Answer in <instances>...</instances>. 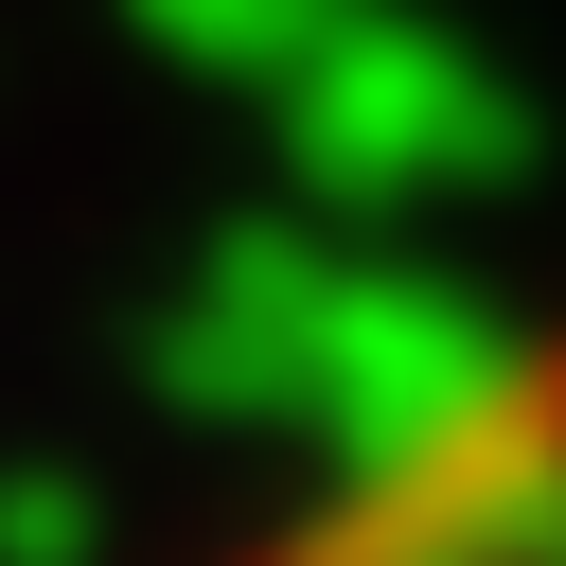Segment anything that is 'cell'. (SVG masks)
<instances>
[{
	"instance_id": "1",
	"label": "cell",
	"mask_w": 566,
	"mask_h": 566,
	"mask_svg": "<svg viewBox=\"0 0 566 566\" xmlns=\"http://www.w3.org/2000/svg\"><path fill=\"white\" fill-rule=\"evenodd\" d=\"M212 566H566V318L478 354L442 407L354 442Z\"/></svg>"
}]
</instances>
